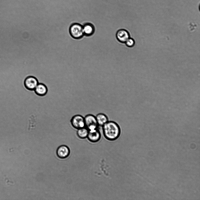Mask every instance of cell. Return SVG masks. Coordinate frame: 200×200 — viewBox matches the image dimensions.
Returning <instances> with one entry per match:
<instances>
[{"instance_id":"1","label":"cell","mask_w":200,"mask_h":200,"mask_svg":"<svg viewBox=\"0 0 200 200\" xmlns=\"http://www.w3.org/2000/svg\"><path fill=\"white\" fill-rule=\"evenodd\" d=\"M103 134L108 140L113 141L120 136L121 130L119 125L114 121H109L102 127Z\"/></svg>"},{"instance_id":"2","label":"cell","mask_w":200,"mask_h":200,"mask_svg":"<svg viewBox=\"0 0 200 200\" xmlns=\"http://www.w3.org/2000/svg\"><path fill=\"white\" fill-rule=\"evenodd\" d=\"M69 34L73 39L79 40L84 35L83 25L77 23H72L69 28Z\"/></svg>"},{"instance_id":"3","label":"cell","mask_w":200,"mask_h":200,"mask_svg":"<svg viewBox=\"0 0 200 200\" xmlns=\"http://www.w3.org/2000/svg\"><path fill=\"white\" fill-rule=\"evenodd\" d=\"M85 127L88 130L98 128L95 116L91 114L86 115L84 117Z\"/></svg>"},{"instance_id":"4","label":"cell","mask_w":200,"mask_h":200,"mask_svg":"<svg viewBox=\"0 0 200 200\" xmlns=\"http://www.w3.org/2000/svg\"><path fill=\"white\" fill-rule=\"evenodd\" d=\"M70 122L73 128L77 130L85 127L84 117L80 114L74 115L71 118Z\"/></svg>"},{"instance_id":"5","label":"cell","mask_w":200,"mask_h":200,"mask_svg":"<svg viewBox=\"0 0 200 200\" xmlns=\"http://www.w3.org/2000/svg\"><path fill=\"white\" fill-rule=\"evenodd\" d=\"M25 87L27 90H34L39 83L37 78L33 76H28L26 77L24 81Z\"/></svg>"},{"instance_id":"6","label":"cell","mask_w":200,"mask_h":200,"mask_svg":"<svg viewBox=\"0 0 200 200\" xmlns=\"http://www.w3.org/2000/svg\"><path fill=\"white\" fill-rule=\"evenodd\" d=\"M101 134L98 129L89 130L87 137L88 140L92 143L98 142L101 138Z\"/></svg>"},{"instance_id":"7","label":"cell","mask_w":200,"mask_h":200,"mask_svg":"<svg viewBox=\"0 0 200 200\" xmlns=\"http://www.w3.org/2000/svg\"><path fill=\"white\" fill-rule=\"evenodd\" d=\"M116 37L119 42L125 43L130 37V34L127 30L124 29H121L117 31L116 33Z\"/></svg>"},{"instance_id":"8","label":"cell","mask_w":200,"mask_h":200,"mask_svg":"<svg viewBox=\"0 0 200 200\" xmlns=\"http://www.w3.org/2000/svg\"><path fill=\"white\" fill-rule=\"evenodd\" d=\"M70 153L69 148L67 146L63 145L59 146L57 150V154L58 157L64 159L67 157Z\"/></svg>"},{"instance_id":"9","label":"cell","mask_w":200,"mask_h":200,"mask_svg":"<svg viewBox=\"0 0 200 200\" xmlns=\"http://www.w3.org/2000/svg\"><path fill=\"white\" fill-rule=\"evenodd\" d=\"M83 31L84 35L90 36L94 33L95 28L94 25L90 23H87L83 25Z\"/></svg>"},{"instance_id":"10","label":"cell","mask_w":200,"mask_h":200,"mask_svg":"<svg viewBox=\"0 0 200 200\" xmlns=\"http://www.w3.org/2000/svg\"><path fill=\"white\" fill-rule=\"evenodd\" d=\"M36 95L40 96L45 95L48 89L47 86L44 83H39L34 90Z\"/></svg>"},{"instance_id":"11","label":"cell","mask_w":200,"mask_h":200,"mask_svg":"<svg viewBox=\"0 0 200 200\" xmlns=\"http://www.w3.org/2000/svg\"><path fill=\"white\" fill-rule=\"evenodd\" d=\"M95 117L99 127H102L109 121L107 116L103 113H98Z\"/></svg>"},{"instance_id":"12","label":"cell","mask_w":200,"mask_h":200,"mask_svg":"<svg viewBox=\"0 0 200 200\" xmlns=\"http://www.w3.org/2000/svg\"><path fill=\"white\" fill-rule=\"evenodd\" d=\"M88 132V130L84 127L77 129L76 134L79 138L83 139L87 138Z\"/></svg>"},{"instance_id":"13","label":"cell","mask_w":200,"mask_h":200,"mask_svg":"<svg viewBox=\"0 0 200 200\" xmlns=\"http://www.w3.org/2000/svg\"><path fill=\"white\" fill-rule=\"evenodd\" d=\"M125 43L127 47H131L134 46L135 42L133 39L129 37L126 41Z\"/></svg>"}]
</instances>
